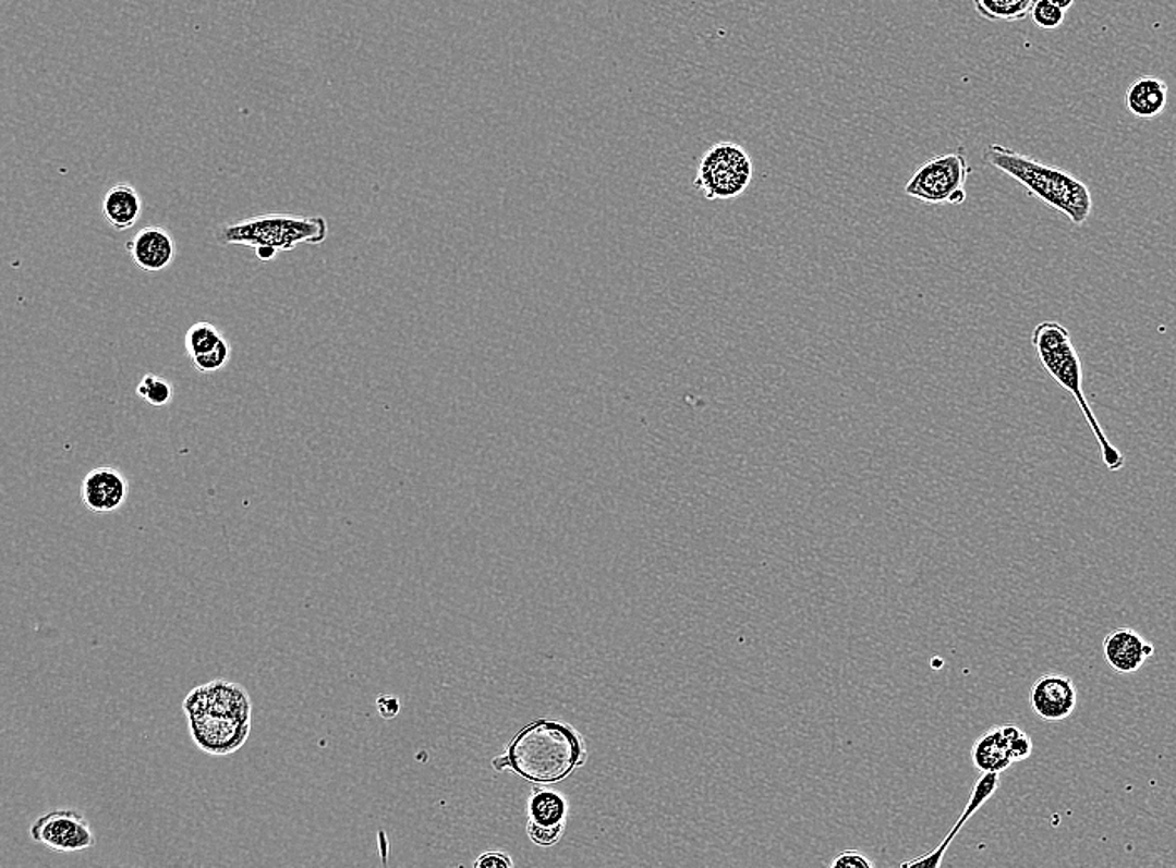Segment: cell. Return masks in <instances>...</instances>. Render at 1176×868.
Returning a JSON list of instances; mask_svg holds the SVG:
<instances>
[{"mask_svg":"<svg viewBox=\"0 0 1176 868\" xmlns=\"http://www.w3.org/2000/svg\"><path fill=\"white\" fill-rule=\"evenodd\" d=\"M1047 2L1058 5L1063 11H1068V9H1071L1072 5H1075V0H1047Z\"/></svg>","mask_w":1176,"mask_h":868,"instance_id":"83f0119b","label":"cell"},{"mask_svg":"<svg viewBox=\"0 0 1176 868\" xmlns=\"http://www.w3.org/2000/svg\"><path fill=\"white\" fill-rule=\"evenodd\" d=\"M136 393L150 406L161 407L171 403L174 390H172V384L168 379L155 375V372H147L137 384Z\"/></svg>","mask_w":1176,"mask_h":868,"instance_id":"44dd1931","label":"cell"},{"mask_svg":"<svg viewBox=\"0 0 1176 868\" xmlns=\"http://www.w3.org/2000/svg\"><path fill=\"white\" fill-rule=\"evenodd\" d=\"M222 333L216 328L215 325L208 321H197L187 329L186 340V353L191 359L194 357L203 356V354L209 353L215 350L222 341Z\"/></svg>","mask_w":1176,"mask_h":868,"instance_id":"ffe728a7","label":"cell"},{"mask_svg":"<svg viewBox=\"0 0 1176 868\" xmlns=\"http://www.w3.org/2000/svg\"><path fill=\"white\" fill-rule=\"evenodd\" d=\"M1033 0H973L981 17L991 22H1019L1033 9Z\"/></svg>","mask_w":1176,"mask_h":868,"instance_id":"d6986e66","label":"cell"},{"mask_svg":"<svg viewBox=\"0 0 1176 868\" xmlns=\"http://www.w3.org/2000/svg\"><path fill=\"white\" fill-rule=\"evenodd\" d=\"M1031 344L1036 351L1041 366L1046 369L1063 390L1068 391L1083 413L1094 440H1096L1103 463L1110 472H1119L1125 465V454L1106 437L1105 429L1098 421L1083 391V366L1077 347L1072 344L1068 329L1056 321H1043L1033 329Z\"/></svg>","mask_w":1176,"mask_h":868,"instance_id":"7a4b0ae2","label":"cell"},{"mask_svg":"<svg viewBox=\"0 0 1176 868\" xmlns=\"http://www.w3.org/2000/svg\"><path fill=\"white\" fill-rule=\"evenodd\" d=\"M987 164L1015 179L1028 194L1065 215L1075 225H1083L1093 211L1090 187L1068 171L1043 164L1030 156L999 144L984 150Z\"/></svg>","mask_w":1176,"mask_h":868,"instance_id":"6da1fadb","label":"cell"},{"mask_svg":"<svg viewBox=\"0 0 1176 868\" xmlns=\"http://www.w3.org/2000/svg\"><path fill=\"white\" fill-rule=\"evenodd\" d=\"M1033 2H1036V0H1033Z\"/></svg>","mask_w":1176,"mask_h":868,"instance_id":"f1b7e54d","label":"cell"},{"mask_svg":"<svg viewBox=\"0 0 1176 868\" xmlns=\"http://www.w3.org/2000/svg\"><path fill=\"white\" fill-rule=\"evenodd\" d=\"M1125 102L1135 118H1159L1168 105V86L1156 75H1141L1128 87Z\"/></svg>","mask_w":1176,"mask_h":868,"instance_id":"9a60e30c","label":"cell"},{"mask_svg":"<svg viewBox=\"0 0 1176 868\" xmlns=\"http://www.w3.org/2000/svg\"><path fill=\"white\" fill-rule=\"evenodd\" d=\"M1031 19L1043 30H1055L1065 22L1066 11L1047 0H1036L1031 9Z\"/></svg>","mask_w":1176,"mask_h":868,"instance_id":"603a6c76","label":"cell"},{"mask_svg":"<svg viewBox=\"0 0 1176 868\" xmlns=\"http://www.w3.org/2000/svg\"><path fill=\"white\" fill-rule=\"evenodd\" d=\"M125 249L137 268L146 272H159L168 269L175 259V241L162 225H146L140 229Z\"/></svg>","mask_w":1176,"mask_h":868,"instance_id":"8fae6325","label":"cell"},{"mask_svg":"<svg viewBox=\"0 0 1176 868\" xmlns=\"http://www.w3.org/2000/svg\"><path fill=\"white\" fill-rule=\"evenodd\" d=\"M973 169L962 147L948 155L934 156L916 169L905 193L924 204H962L968 197L966 183Z\"/></svg>","mask_w":1176,"mask_h":868,"instance_id":"8992f818","label":"cell"},{"mask_svg":"<svg viewBox=\"0 0 1176 868\" xmlns=\"http://www.w3.org/2000/svg\"><path fill=\"white\" fill-rule=\"evenodd\" d=\"M81 497L89 512H118L130 497V481L114 466H99L87 473Z\"/></svg>","mask_w":1176,"mask_h":868,"instance_id":"30bf717a","label":"cell"},{"mask_svg":"<svg viewBox=\"0 0 1176 868\" xmlns=\"http://www.w3.org/2000/svg\"><path fill=\"white\" fill-rule=\"evenodd\" d=\"M215 237L222 246L251 247L259 261L268 262L279 253L296 249L300 244L318 246L325 243L328 222L323 216L266 212L218 225Z\"/></svg>","mask_w":1176,"mask_h":868,"instance_id":"3957f363","label":"cell"},{"mask_svg":"<svg viewBox=\"0 0 1176 868\" xmlns=\"http://www.w3.org/2000/svg\"><path fill=\"white\" fill-rule=\"evenodd\" d=\"M187 723L197 748L216 757L240 750L251 732V720L218 717L209 711L187 719Z\"/></svg>","mask_w":1176,"mask_h":868,"instance_id":"ba28073f","label":"cell"},{"mask_svg":"<svg viewBox=\"0 0 1176 868\" xmlns=\"http://www.w3.org/2000/svg\"><path fill=\"white\" fill-rule=\"evenodd\" d=\"M874 861L859 851H844L831 861V868H873Z\"/></svg>","mask_w":1176,"mask_h":868,"instance_id":"d4e9b609","label":"cell"},{"mask_svg":"<svg viewBox=\"0 0 1176 868\" xmlns=\"http://www.w3.org/2000/svg\"><path fill=\"white\" fill-rule=\"evenodd\" d=\"M376 708H378L383 719L391 720L395 719L398 711H400V704H398L397 698L391 697V695H381V697H378V700H376Z\"/></svg>","mask_w":1176,"mask_h":868,"instance_id":"4316f807","label":"cell"},{"mask_svg":"<svg viewBox=\"0 0 1176 868\" xmlns=\"http://www.w3.org/2000/svg\"><path fill=\"white\" fill-rule=\"evenodd\" d=\"M204 692H206V711L209 713L229 717V719L251 720L253 704L243 686L228 680H215L204 685Z\"/></svg>","mask_w":1176,"mask_h":868,"instance_id":"2e32d148","label":"cell"},{"mask_svg":"<svg viewBox=\"0 0 1176 868\" xmlns=\"http://www.w3.org/2000/svg\"><path fill=\"white\" fill-rule=\"evenodd\" d=\"M971 758L981 773H1003L1015 763L1002 726H994L978 738L971 750Z\"/></svg>","mask_w":1176,"mask_h":868,"instance_id":"ac0fdd59","label":"cell"},{"mask_svg":"<svg viewBox=\"0 0 1176 868\" xmlns=\"http://www.w3.org/2000/svg\"><path fill=\"white\" fill-rule=\"evenodd\" d=\"M1030 704L1044 722H1063L1077 708V686L1069 676L1047 673L1031 686Z\"/></svg>","mask_w":1176,"mask_h":868,"instance_id":"9c48e42d","label":"cell"},{"mask_svg":"<svg viewBox=\"0 0 1176 868\" xmlns=\"http://www.w3.org/2000/svg\"><path fill=\"white\" fill-rule=\"evenodd\" d=\"M567 802L547 790H538L530 800L529 835L536 845L550 847L566 829Z\"/></svg>","mask_w":1176,"mask_h":868,"instance_id":"7c38bea8","label":"cell"},{"mask_svg":"<svg viewBox=\"0 0 1176 868\" xmlns=\"http://www.w3.org/2000/svg\"><path fill=\"white\" fill-rule=\"evenodd\" d=\"M143 215V199L131 184H116L102 199V216L114 231H130Z\"/></svg>","mask_w":1176,"mask_h":868,"instance_id":"e0dca14e","label":"cell"},{"mask_svg":"<svg viewBox=\"0 0 1176 868\" xmlns=\"http://www.w3.org/2000/svg\"><path fill=\"white\" fill-rule=\"evenodd\" d=\"M229 359H231V343H229L226 338H222L221 343H219L215 350L203 354V356L194 357L191 362H193L194 368H196L197 371L203 372V375H209V372H216L219 371V369L225 368V366L228 365Z\"/></svg>","mask_w":1176,"mask_h":868,"instance_id":"7402d4cb","label":"cell"},{"mask_svg":"<svg viewBox=\"0 0 1176 868\" xmlns=\"http://www.w3.org/2000/svg\"><path fill=\"white\" fill-rule=\"evenodd\" d=\"M36 844L59 854H74L96 845V835L83 811L50 810L40 815L31 827Z\"/></svg>","mask_w":1176,"mask_h":868,"instance_id":"52a82bcc","label":"cell"},{"mask_svg":"<svg viewBox=\"0 0 1176 868\" xmlns=\"http://www.w3.org/2000/svg\"><path fill=\"white\" fill-rule=\"evenodd\" d=\"M511 865H513L511 858L507 857V855L505 854H500V852H488V854H483L482 857H480L478 860L475 861L476 868H501L511 867Z\"/></svg>","mask_w":1176,"mask_h":868,"instance_id":"484cf974","label":"cell"},{"mask_svg":"<svg viewBox=\"0 0 1176 868\" xmlns=\"http://www.w3.org/2000/svg\"><path fill=\"white\" fill-rule=\"evenodd\" d=\"M754 162L736 143L714 144L699 162L694 187L707 200L736 199L751 186Z\"/></svg>","mask_w":1176,"mask_h":868,"instance_id":"5b68a950","label":"cell"},{"mask_svg":"<svg viewBox=\"0 0 1176 868\" xmlns=\"http://www.w3.org/2000/svg\"><path fill=\"white\" fill-rule=\"evenodd\" d=\"M582 751L579 736L569 726L538 720L513 738L505 761L530 782L555 783L570 775Z\"/></svg>","mask_w":1176,"mask_h":868,"instance_id":"277c9868","label":"cell"},{"mask_svg":"<svg viewBox=\"0 0 1176 868\" xmlns=\"http://www.w3.org/2000/svg\"><path fill=\"white\" fill-rule=\"evenodd\" d=\"M1002 729L1006 738H1008L1015 763L1030 758V755L1033 754V742H1031L1030 735L1016 725H1002Z\"/></svg>","mask_w":1176,"mask_h":868,"instance_id":"cb8c5ba5","label":"cell"},{"mask_svg":"<svg viewBox=\"0 0 1176 868\" xmlns=\"http://www.w3.org/2000/svg\"><path fill=\"white\" fill-rule=\"evenodd\" d=\"M1103 653L1110 669L1118 673H1137L1155 653V647L1133 628H1118L1103 641Z\"/></svg>","mask_w":1176,"mask_h":868,"instance_id":"4fadbf2b","label":"cell"},{"mask_svg":"<svg viewBox=\"0 0 1176 868\" xmlns=\"http://www.w3.org/2000/svg\"><path fill=\"white\" fill-rule=\"evenodd\" d=\"M998 786L999 773H983V775H981V779L978 780L977 785H974L973 792H971V795H969V800L968 804H966L965 810H962L961 819H959L958 822L955 823L951 832H949L948 835H946V839L941 842L939 847L934 848V851L928 852V854H924L923 857L914 858V860L905 861V864H901V867H939V865L943 864L944 855H946L948 848L951 847L953 840H955V836L958 835L959 832H961L962 826H965V823L968 822V820L971 819V817H973V815L977 814V811L980 810V808L983 807V805L986 804V802L990 800V798L993 797L994 794H996V790H998Z\"/></svg>","mask_w":1176,"mask_h":868,"instance_id":"5bb4252c","label":"cell"}]
</instances>
